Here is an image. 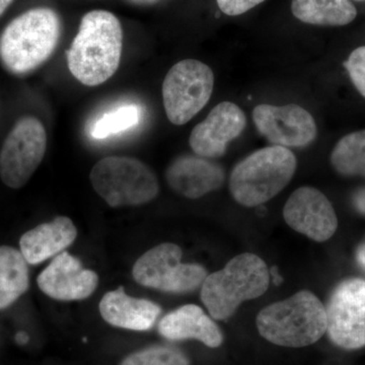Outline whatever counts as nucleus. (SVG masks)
I'll list each match as a JSON object with an SVG mask.
<instances>
[{"mask_svg":"<svg viewBox=\"0 0 365 365\" xmlns=\"http://www.w3.org/2000/svg\"><path fill=\"white\" fill-rule=\"evenodd\" d=\"M123 50V29L114 14L96 9L86 14L67 50V66L79 83L102 85L116 73Z\"/></svg>","mask_w":365,"mask_h":365,"instance_id":"nucleus-1","label":"nucleus"},{"mask_svg":"<svg viewBox=\"0 0 365 365\" xmlns=\"http://www.w3.org/2000/svg\"><path fill=\"white\" fill-rule=\"evenodd\" d=\"M60 35L61 20L54 9H29L0 34V63L14 76L31 73L52 56Z\"/></svg>","mask_w":365,"mask_h":365,"instance_id":"nucleus-2","label":"nucleus"},{"mask_svg":"<svg viewBox=\"0 0 365 365\" xmlns=\"http://www.w3.org/2000/svg\"><path fill=\"white\" fill-rule=\"evenodd\" d=\"M256 325L262 337L272 344L307 347L327 333L326 307L313 292L300 290L262 309Z\"/></svg>","mask_w":365,"mask_h":365,"instance_id":"nucleus-3","label":"nucleus"},{"mask_svg":"<svg viewBox=\"0 0 365 365\" xmlns=\"http://www.w3.org/2000/svg\"><path fill=\"white\" fill-rule=\"evenodd\" d=\"M270 272L260 257L244 253L235 257L222 270L207 275L201 300L212 319L225 321L242 302L258 299L269 287Z\"/></svg>","mask_w":365,"mask_h":365,"instance_id":"nucleus-4","label":"nucleus"},{"mask_svg":"<svg viewBox=\"0 0 365 365\" xmlns=\"http://www.w3.org/2000/svg\"><path fill=\"white\" fill-rule=\"evenodd\" d=\"M297 168V158L288 148H261L235 165L228 182L230 194L245 207L262 205L289 184Z\"/></svg>","mask_w":365,"mask_h":365,"instance_id":"nucleus-5","label":"nucleus"},{"mask_svg":"<svg viewBox=\"0 0 365 365\" xmlns=\"http://www.w3.org/2000/svg\"><path fill=\"white\" fill-rule=\"evenodd\" d=\"M93 190L111 207L143 205L157 198L160 182L146 163L129 157H107L91 170Z\"/></svg>","mask_w":365,"mask_h":365,"instance_id":"nucleus-6","label":"nucleus"},{"mask_svg":"<svg viewBox=\"0 0 365 365\" xmlns=\"http://www.w3.org/2000/svg\"><path fill=\"white\" fill-rule=\"evenodd\" d=\"M215 74L210 67L195 59L178 62L163 83V101L170 123L181 126L207 105L212 95Z\"/></svg>","mask_w":365,"mask_h":365,"instance_id":"nucleus-7","label":"nucleus"},{"mask_svg":"<svg viewBox=\"0 0 365 365\" xmlns=\"http://www.w3.org/2000/svg\"><path fill=\"white\" fill-rule=\"evenodd\" d=\"M182 251L173 242L148 250L135 262L134 280L143 287L169 294L193 292L207 277V271L196 263H182Z\"/></svg>","mask_w":365,"mask_h":365,"instance_id":"nucleus-8","label":"nucleus"},{"mask_svg":"<svg viewBox=\"0 0 365 365\" xmlns=\"http://www.w3.org/2000/svg\"><path fill=\"white\" fill-rule=\"evenodd\" d=\"M47 150V133L38 118L21 117L6 136L0 150V179L20 189L32 178Z\"/></svg>","mask_w":365,"mask_h":365,"instance_id":"nucleus-9","label":"nucleus"},{"mask_svg":"<svg viewBox=\"0 0 365 365\" xmlns=\"http://www.w3.org/2000/svg\"><path fill=\"white\" fill-rule=\"evenodd\" d=\"M327 334L347 351L365 347V280L352 277L334 288L326 307Z\"/></svg>","mask_w":365,"mask_h":365,"instance_id":"nucleus-10","label":"nucleus"},{"mask_svg":"<svg viewBox=\"0 0 365 365\" xmlns=\"http://www.w3.org/2000/svg\"><path fill=\"white\" fill-rule=\"evenodd\" d=\"M257 130L269 143L288 148H306L318 134L311 113L299 105L257 106L253 111Z\"/></svg>","mask_w":365,"mask_h":365,"instance_id":"nucleus-11","label":"nucleus"},{"mask_svg":"<svg viewBox=\"0 0 365 365\" xmlns=\"http://www.w3.org/2000/svg\"><path fill=\"white\" fill-rule=\"evenodd\" d=\"M285 222L314 242L329 241L338 230L337 215L325 194L314 187H300L283 208Z\"/></svg>","mask_w":365,"mask_h":365,"instance_id":"nucleus-12","label":"nucleus"},{"mask_svg":"<svg viewBox=\"0 0 365 365\" xmlns=\"http://www.w3.org/2000/svg\"><path fill=\"white\" fill-rule=\"evenodd\" d=\"M246 124V116L239 106L220 103L203 122L194 127L189 138L190 146L198 157L208 160L222 157L227 144L241 135Z\"/></svg>","mask_w":365,"mask_h":365,"instance_id":"nucleus-13","label":"nucleus"},{"mask_svg":"<svg viewBox=\"0 0 365 365\" xmlns=\"http://www.w3.org/2000/svg\"><path fill=\"white\" fill-rule=\"evenodd\" d=\"M38 287L53 299L81 300L88 299L97 289L98 276L85 269L76 257L62 252L38 276Z\"/></svg>","mask_w":365,"mask_h":365,"instance_id":"nucleus-14","label":"nucleus"},{"mask_svg":"<svg viewBox=\"0 0 365 365\" xmlns=\"http://www.w3.org/2000/svg\"><path fill=\"white\" fill-rule=\"evenodd\" d=\"M170 188L188 199H198L222 188L225 172L222 165L198 155H181L165 170Z\"/></svg>","mask_w":365,"mask_h":365,"instance_id":"nucleus-15","label":"nucleus"},{"mask_svg":"<svg viewBox=\"0 0 365 365\" xmlns=\"http://www.w3.org/2000/svg\"><path fill=\"white\" fill-rule=\"evenodd\" d=\"M158 332L168 340L194 339L209 348L220 347L223 342L220 327L196 304H186L165 314L158 324Z\"/></svg>","mask_w":365,"mask_h":365,"instance_id":"nucleus-16","label":"nucleus"},{"mask_svg":"<svg viewBox=\"0 0 365 365\" xmlns=\"http://www.w3.org/2000/svg\"><path fill=\"white\" fill-rule=\"evenodd\" d=\"M98 309L102 318L110 325L133 331L150 330L162 313L158 304L130 297L123 287L106 294Z\"/></svg>","mask_w":365,"mask_h":365,"instance_id":"nucleus-17","label":"nucleus"},{"mask_svg":"<svg viewBox=\"0 0 365 365\" xmlns=\"http://www.w3.org/2000/svg\"><path fill=\"white\" fill-rule=\"evenodd\" d=\"M78 237V228L66 216H57L21 235V252L29 264L36 265L68 248Z\"/></svg>","mask_w":365,"mask_h":365,"instance_id":"nucleus-18","label":"nucleus"},{"mask_svg":"<svg viewBox=\"0 0 365 365\" xmlns=\"http://www.w3.org/2000/svg\"><path fill=\"white\" fill-rule=\"evenodd\" d=\"M292 11L302 23L322 26H346L357 16L350 0H292Z\"/></svg>","mask_w":365,"mask_h":365,"instance_id":"nucleus-19","label":"nucleus"},{"mask_svg":"<svg viewBox=\"0 0 365 365\" xmlns=\"http://www.w3.org/2000/svg\"><path fill=\"white\" fill-rule=\"evenodd\" d=\"M30 287L28 262L21 251L0 247V309H7Z\"/></svg>","mask_w":365,"mask_h":365,"instance_id":"nucleus-20","label":"nucleus"},{"mask_svg":"<svg viewBox=\"0 0 365 365\" xmlns=\"http://www.w3.org/2000/svg\"><path fill=\"white\" fill-rule=\"evenodd\" d=\"M330 160L341 176L365 179V129L342 137L333 148Z\"/></svg>","mask_w":365,"mask_h":365,"instance_id":"nucleus-21","label":"nucleus"},{"mask_svg":"<svg viewBox=\"0 0 365 365\" xmlns=\"http://www.w3.org/2000/svg\"><path fill=\"white\" fill-rule=\"evenodd\" d=\"M140 110L136 105H125L103 115L91 128L93 138H107L110 135L128 130L138 124Z\"/></svg>","mask_w":365,"mask_h":365,"instance_id":"nucleus-22","label":"nucleus"},{"mask_svg":"<svg viewBox=\"0 0 365 365\" xmlns=\"http://www.w3.org/2000/svg\"><path fill=\"white\" fill-rule=\"evenodd\" d=\"M120 365H190V360L181 350L160 345L132 353Z\"/></svg>","mask_w":365,"mask_h":365,"instance_id":"nucleus-23","label":"nucleus"},{"mask_svg":"<svg viewBox=\"0 0 365 365\" xmlns=\"http://www.w3.org/2000/svg\"><path fill=\"white\" fill-rule=\"evenodd\" d=\"M343 66L349 74L353 85L365 98V46L352 51Z\"/></svg>","mask_w":365,"mask_h":365,"instance_id":"nucleus-24","label":"nucleus"},{"mask_svg":"<svg viewBox=\"0 0 365 365\" xmlns=\"http://www.w3.org/2000/svg\"><path fill=\"white\" fill-rule=\"evenodd\" d=\"M264 1L265 0H216L220 11L230 16H241Z\"/></svg>","mask_w":365,"mask_h":365,"instance_id":"nucleus-25","label":"nucleus"},{"mask_svg":"<svg viewBox=\"0 0 365 365\" xmlns=\"http://www.w3.org/2000/svg\"><path fill=\"white\" fill-rule=\"evenodd\" d=\"M351 204L352 207L357 213L365 216V186L359 187L353 191Z\"/></svg>","mask_w":365,"mask_h":365,"instance_id":"nucleus-26","label":"nucleus"},{"mask_svg":"<svg viewBox=\"0 0 365 365\" xmlns=\"http://www.w3.org/2000/svg\"><path fill=\"white\" fill-rule=\"evenodd\" d=\"M355 258L357 264L365 271V239L357 247Z\"/></svg>","mask_w":365,"mask_h":365,"instance_id":"nucleus-27","label":"nucleus"},{"mask_svg":"<svg viewBox=\"0 0 365 365\" xmlns=\"http://www.w3.org/2000/svg\"><path fill=\"white\" fill-rule=\"evenodd\" d=\"M14 0H0V16L4 14V11L9 9V6L13 4Z\"/></svg>","mask_w":365,"mask_h":365,"instance_id":"nucleus-28","label":"nucleus"},{"mask_svg":"<svg viewBox=\"0 0 365 365\" xmlns=\"http://www.w3.org/2000/svg\"><path fill=\"white\" fill-rule=\"evenodd\" d=\"M16 339L20 344H26V343L28 342V336H26L25 333H19L18 335H16Z\"/></svg>","mask_w":365,"mask_h":365,"instance_id":"nucleus-29","label":"nucleus"},{"mask_svg":"<svg viewBox=\"0 0 365 365\" xmlns=\"http://www.w3.org/2000/svg\"><path fill=\"white\" fill-rule=\"evenodd\" d=\"M357 1H364V0H357Z\"/></svg>","mask_w":365,"mask_h":365,"instance_id":"nucleus-30","label":"nucleus"}]
</instances>
